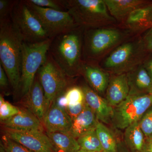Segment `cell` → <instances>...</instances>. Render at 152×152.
Masks as SVG:
<instances>
[{
    "mask_svg": "<svg viewBox=\"0 0 152 152\" xmlns=\"http://www.w3.org/2000/svg\"><path fill=\"white\" fill-rule=\"evenodd\" d=\"M84 29L78 26L57 36L52 39L49 48L48 53L53 59L71 78L81 74Z\"/></svg>",
    "mask_w": 152,
    "mask_h": 152,
    "instance_id": "6da1fadb",
    "label": "cell"
},
{
    "mask_svg": "<svg viewBox=\"0 0 152 152\" xmlns=\"http://www.w3.org/2000/svg\"><path fill=\"white\" fill-rule=\"evenodd\" d=\"M23 44L10 18L0 20V64L15 94H20Z\"/></svg>",
    "mask_w": 152,
    "mask_h": 152,
    "instance_id": "7a4b0ae2",
    "label": "cell"
},
{
    "mask_svg": "<svg viewBox=\"0 0 152 152\" xmlns=\"http://www.w3.org/2000/svg\"><path fill=\"white\" fill-rule=\"evenodd\" d=\"M78 26L98 28L115 22L108 12L104 0H60Z\"/></svg>",
    "mask_w": 152,
    "mask_h": 152,
    "instance_id": "3957f363",
    "label": "cell"
},
{
    "mask_svg": "<svg viewBox=\"0 0 152 152\" xmlns=\"http://www.w3.org/2000/svg\"><path fill=\"white\" fill-rule=\"evenodd\" d=\"M52 39L35 43L23 42L20 94L23 97L29 92L39 69L46 59Z\"/></svg>",
    "mask_w": 152,
    "mask_h": 152,
    "instance_id": "277c9868",
    "label": "cell"
},
{
    "mask_svg": "<svg viewBox=\"0 0 152 152\" xmlns=\"http://www.w3.org/2000/svg\"><path fill=\"white\" fill-rule=\"evenodd\" d=\"M37 75L44 90L46 113L56 98L71 86V79L73 78L63 72L48 52L46 59Z\"/></svg>",
    "mask_w": 152,
    "mask_h": 152,
    "instance_id": "5b68a950",
    "label": "cell"
},
{
    "mask_svg": "<svg viewBox=\"0 0 152 152\" xmlns=\"http://www.w3.org/2000/svg\"><path fill=\"white\" fill-rule=\"evenodd\" d=\"M152 106V94H148L129 95L113 107L111 123L115 128L125 129L140 120Z\"/></svg>",
    "mask_w": 152,
    "mask_h": 152,
    "instance_id": "8992f818",
    "label": "cell"
},
{
    "mask_svg": "<svg viewBox=\"0 0 152 152\" xmlns=\"http://www.w3.org/2000/svg\"><path fill=\"white\" fill-rule=\"evenodd\" d=\"M10 20L24 42L35 43L50 39L28 8L25 0L17 1L11 12Z\"/></svg>",
    "mask_w": 152,
    "mask_h": 152,
    "instance_id": "52a82bcc",
    "label": "cell"
},
{
    "mask_svg": "<svg viewBox=\"0 0 152 152\" xmlns=\"http://www.w3.org/2000/svg\"><path fill=\"white\" fill-rule=\"evenodd\" d=\"M28 8L38 19L49 38L53 39L78 26L67 11L38 7L25 0Z\"/></svg>",
    "mask_w": 152,
    "mask_h": 152,
    "instance_id": "ba28073f",
    "label": "cell"
},
{
    "mask_svg": "<svg viewBox=\"0 0 152 152\" xmlns=\"http://www.w3.org/2000/svg\"><path fill=\"white\" fill-rule=\"evenodd\" d=\"M83 55L85 62L94 60L119 41V31L112 28H91L84 29Z\"/></svg>",
    "mask_w": 152,
    "mask_h": 152,
    "instance_id": "9c48e42d",
    "label": "cell"
},
{
    "mask_svg": "<svg viewBox=\"0 0 152 152\" xmlns=\"http://www.w3.org/2000/svg\"><path fill=\"white\" fill-rule=\"evenodd\" d=\"M4 134L34 152H55L45 132L20 131L4 128Z\"/></svg>",
    "mask_w": 152,
    "mask_h": 152,
    "instance_id": "30bf717a",
    "label": "cell"
},
{
    "mask_svg": "<svg viewBox=\"0 0 152 152\" xmlns=\"http://www.w3.org/2000/svg\"><path fill=\"white\" fill-rule=\"evenodd\" d=\"M137 48L134 43L124 44L110 55L104 62L105 67L115 72L127 70L128 66L134 63L137 56Z\"/></svg>",
    "mask_w": 152,
    "mask_h": 152,
    "instance_id": "8fae6325",
    "label": "cell"
},
{
    "mask_svg": "<svg viewBox=\"0 0 152 152\" xmlns=\"http://www.w3.org/2000/svg\"><path fill=\"white\" fill-rule=\"evenodd\" d=\"M72 121L65 110L53 102L45 114L42 123L47 132L68 134L72 127Z\"/></svg>",
    "mask_w": 152,
    "mask_h": 152,
    "instance_id": "7c38bea8",
    "label": "cell"
},
{
    "mask_svg": "<svg viewBox=\"0 0 152 152\" xmlns=\"http://www.w3.org/2000/svg\"><path fill=\"white\" fill-rule=\"evenodd\" d=\"M3 128L20 131H42L45 128L42 121L26 109H20L18 113L1 121Z\"/></svg>",
    "mask_w": 152,
    "mask_h": 152,
    "instance_id": "4fadbf2b",
    "label": "cell"
},
{
    "mask_svg": "<svg viewBox=\"0 0 152 152\" xmlns=\"http://www.w3.org/2000/svg\"><path fill=\"white\" fill-rule=\"evenodd\" d=\"M82 89L86 103L92 110L98 120L106 124L111 123L113 107L110 105L106 99L100 96L88 86H85Z\"/></svg>",
    "mask_w": 152,
    "mask_h": 152,
    "instance_id": "5bb4252c",
    "label": "cell"
},
{
    "mask_svg": "<svg viewBox=\"0 0 152 152\" xmlns=\"http://www.w3.org/2000/svg\"><path fill=\"white\" fill-rule=\"evenodd\" d=\"M23 97L26 109L32 113L42 122L46 113L45 94L37 75H36L29 92Z\"/></svg>",
    "mask_w": 152,
    "mask_h": 152,
    "instance_id": "9a60e30c",
    "label": "cell"
},
{
    "mask_svg": "<svg viewBox=\"0 0 152 152\" xmlns=\"http://www.w3.org/2000/svg\"><path fill=\"white\" fill-rule=\"evenodd\" d=\"M129 94V87L126 74H118L110 80L106 90V99L113 107L123 102Z\"/></svg>",
    "mask_w": 152,
    "mask_h": 152,
    "instance_id": "2e32d148",
    "label": "cell"
},
{
    "mask_svg": "<svg viewBox=\"0 0 152 152\" xmlns=\"http://www.w3.org/2000/svg\"><path fill=\"white\" fill-rule=\"evenodd\" d=\"M129 87V94L148 93L152 86V80L143 65H139L126 74Z\"/></svg>",
    "mask_w": 152,
    "mask_h": 152,
    "instance_id": "e0dca14e",
    "label": "cell"
},
{
    "mask_svg": "<svg viewBox=\"0 0 152 152\" xmlns=\"http://www.w3.org/2000/svg\"><path fill=\"white\" fill-rule=\"evenodd\" d=\"M99 121L96 115L87 104L83 111L72 121L68 134L77 139L87 133L95 130Z\"/></svg>",
    "mask_w": 152,
    "mask_h": 152,
    "instance_id": "ac0fdd59",
    "label": "cell"
},
{
    "mask_svg": "<svg viewBox=\"0 0 152 152\" xmlns=\"http://www.w3.org/2000/svg\"><path fill=\"white\" fill-rule=\"evenodd\" d=\"M126 26L134 31L152 29V1L133 11L126 19Z\"/></svg>",
    "mask_w": 152,
    "mask_h": 152,
    "instance_id": "d6986e66",
    "label": "cell"
},
{
    "mask_svg": "<svg viewBox=\"0 0 152 152\" xmlns=\"http://www.w3.org/2000/svg\"><path fill=\"white\" fill-rule=\"evenodd\" d=\"M109 13L118 20L126 19L135 10L149 2L145 0H104Z\"/></svg>",
    "mask_w": 152,
    "mask_h": 152,
    "instance_id": "ffe728a7",
    "label": "cell"
},
{
    "mask_svg": "<svg viewBox=\"0 0 152 152\" xmlns=\"http://www.w3.org/2000/svg\"><path fill=\"white\" fill-rule=\"evenodd\" d=\"M81 74H83L96 93L99 94L105 93L110 81L108 74L91 63L85 62L82 66Z\"/></svg>",
    "mask_w": 152,
    "mask_h": 152,
    "instance_id": "44dd1931",
    "label": "cell"
},
{
    "mask_svg": "<svg viewBox=\"0 0 152 152\" xmlns=\"http://www.w3.org/2000/svg\"><path fill=\"white\" fill-rule=\"evenodd\" d=\"M125 130L124 142L130 152H142L146 138L139 122L134 123Z\"/></svg>",
    "mask_w": 152,
    "mask_h": 152,
    "instance_id": "7402d4cb",
    "label": "cell"
},
{
    "mask_svg": "<svg viewBox=\"0 0 152 152\" xmlns=\"http://www.w3.org/2000/svg\"><path fill=\"white\" fill-rule=\"evenodd\" d=\"M55 152H75L80 149L77 139L66 133L47 132Z\"/></svg>",
    "mask_w": 152,
    "mask_h": 152,
    "instance_id": "603a6c76",
    "label": "cell"
},
{
    "mask_svg": "<svg viewBox=\"0 0 152 152\" xmlns=\"http://www.w3.org/2000/svg\"><path fill=\"white\" fill-rule=\"evenodd\" d=\"M96 132L104 151L118 152V140L111 131L103 123L99 121L98 122Z\"/></svg>",
    "mask_w": 152,
    "mask_h": 152,
    "instance_id": "cb8c5ba5",
    "label": "cell"
},
{
    "mask_svg": "<svg viewBox=\"0 0 152 152\" xmlns=\"http://www.w3.org/2000/svg\"><path fill=\"white\" fill-rule=\"evenodd\" d=\"M77 140L82 149L90 152L103 151L96 129L80 137Z\"/></svg>",
    "mask_w": 152,
    "mask_h": 152,
    "instance_id": "d4e9b609",
    "label": "cell"
},
{
    "mask_svg": "<svg viewBox=\"0 0 152 152\" xmlns=\"http://www.w3.org/2000/svg\"><path fill=\"white\" fill-rule=\"evenodd\" d=\"M64 94L68 106L75 105L85 101L83 91L80 87L70 86L64 91Z\"/></svg>",
    "mask_w": 152,
    "mask_h": 152,
    "instance_id": "484cf974",
    "label": "cell"
},
{
    "mask_svg": "<svg viewBox=\"0 0 152 152\" xmlns=\"http://www.w3.org/2000/svg\"><path fill=\"white\" fill-rule=\"evenodd\" d=\"M20 109L5 100L1 94L0 95V120L1 121L12 118L18 113Z\"/></svg>",
    "mask_w": 152,
    "mask_h": 152,
    "instance_id": "4316f807",
    "label": "cell"
},
{
    "mask_svg": "<svg viewBox=\"0 0 152 152\" xmlns=\"http://www.w3.org/2000/svg\"><path fill=\"white\" fill-rule=\"evenodd\" d=\"M1 146L6 152H34L5 134L1 138Z\"/></svg>",
    "mask_w": 152,
    "mask_h": 152,
    "instance_id": "83f0119b",
    "label": "cell"
},
{
    "mask_svg": "<svg viewBox=\"0 0 152 152\" xmlns=\"http://www.w3.org/2000/svg\"><path fill=\"white\" fill-rule=\"evenodd\" d=\"M140 128L146 139L152 138V106L139 121Z\"/></svg>",
    "mask_w": 152,
    "mask_h": 152,
    "instance_id": "f1b7e54d",
    "label": "cell"
},
{
    "mask_svg": "<svg viewBox=\"0 0 152 152\" xmlns=\"http://www.w3.org/2000/svg\"><path fill=\"white\" fill-rule=\"evenodd\" d=\"M32 4L41 7L54 9L60 11H66L62 6L60 0H30Z\"/></svg>",
    "mask_w": 152,
    "mask_h": 152,
    "instance_id": "f546056e",
    "label": "cell"
},
{
    "mask_svg": "<svg viewBox=\"0 0 152 152\" xmlns=\"http://www.w3.org/2000/svg\"><path fill=\"white\" fill-rule=\"evenodd\" d=\"M17 1L0 0V20L10 18L11 12Z\"/></svg>",
    "mask_w": 152,
    "mask_h": 152,
    "instance_id": "4dcf8cb0",
    "label": "cell"
},
{
    "mask_svg": "<svg viewBox=\"0 0 152 152\" xmlns=\"http://www.w3.org/2000/svg\"><path fill=\"white\" fill-rule=\"evenodd\" d=\"M86 105V101L75 105L68 106L66 111L72 120H73L83 110Z\"/></svg>",
    "mask_w": 152,
    "mask_h": 152,
    "instance_id": "1f68e13d",
    "label": "cell"
},
{
    "mask_svg": "<svg viewBox=\"0 0 152 152\" xmlns=\"http://www.w3.org/2000/svg\"><path fill=\"white\" fill-rule=\"evenodd\" d=\"M9 84L10 83L8 77L2 66L0 64V87L1 90L6 92L8 88Z\"/></svg>",
    "mask_w": 152,
    "mask_h": 152,
    "instance_id": "d6a6232c",
    "label": "cell"
},
{
    "mask_svg": "<svg viewBox=\"0 0 152 152\" xmlns=\"http://www.w3.org/2000/svg\"><path fill=\"white\" fill-rule=\"evenodd\" d=\"M142 42L145 51L152 52V29L148 31Z\"/></svg>",
    "mask_w": 152,
    "mask_h": 152,
    "instance_id": "836d02e7",
    "label": "cell"
},
{
    "mask_svg": "<svg viewBox=\"0 0 152 152\" xmlns=\"http://www.w3.org/2000/svg\"><path fill=\"white\" fill-rule=\"evenodd\" d=\"M142 152H152V138L146 139L145 143Z\"/></svg>",
    "mask_w": 152,
    "mask_h": 152,
    "instance_id": "e575fe53",
    "label": "cell"
},
{
    "mask_svg": "<svg viewBox=\"0 0 152 152\" xmlns=\"http://www.w3.org/2000/svg\"><path fill=\"white\" fill-rule=\"evenodd\" d=\"M118 152H130L127 148L124 141L118 140Z\"/></svg>",
    "mask_w": 152,
    "mask_h": 152,
    "instance_id": "d590c367",
    "label": "cell"
},
{
    "mask_svg": "<svg viewBox=\"0 0 152 152\" xmlns=\"http://www.w3.org/2000/svg\"><path fill=\"white\" fill-rule=\"evenodd\" d=\"M143 66L152 80V59L147 61Z\"/></svg>",
    "mask_w": 152,
    "mask_h": 152,
    "instance_id": "8d00e7d4",
    "label": "cell"
},
{
    "mask_svg": "<svg viewBox=\"0 0 152 152\" xmlns=\"http://www.w3.org/2000/svg\"><path fill=\"white\" fill-rule=\"evenodd\" d=\"M75 152H90L88 151H85V150H84L83 149H80V150H79L78 151H77Z\"/></svg>",
    "mask_w": 152,
    "mask_h": 152,
    "instance_id": "74e56055",
    "label": "cell"
},
{
    "mask_svg": "<svg viewBox=\"0 0 152 152\" xmlns=\"http://www.w3.org/2000/svg\"><path fill=\"white\" fill-rule=\"evenodd\" d=\"M0 152H6L4 150V149L1 146V148H0Z\"/></svg>",
    "mask_w": 152,
    "mask_h": 152,
    "instance_id": "f35d334b",
    "label": "cell"
},
{
    "mask_svg": "<svg viewBox=\"0 0 152 152\" xmlns=\"http://www.w3.org/2000/svg\"><path fill=\"white\" fill-rule=\"evenodd\" d=\"M148 93L149 94H152V86L151 88L150 89Z\"/></svg>",
    "mask_w": 152,
    "mask_h": 152,
    "instance_id": "ab89813d",
    "label": "cell"
},
{
    "mask_svg": "<svg viewBox=\"0 0 152 152\" xmlns=\"http://www.w3.org/2000/svg\"><path fill=\"white\" fill-rule=\"evenodd\" d=\"M105 152L104 151H101V152Z\"/></svg>",
    "mask_w": 152,
    "mask_h": 152,
    "instance_id": "60d3db41",
    "label": "cell"
}]
</instances>
